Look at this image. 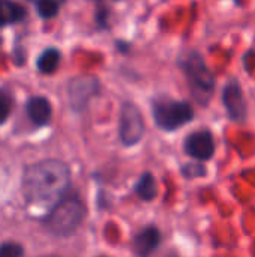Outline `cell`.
<instances>
[{
  "label": "cell",
  "instance_id": "6da1fadb",
  "mask_svg": "<svg viewBox=\"0 0 255 257\" xmlns=\"http://www.w3.org/2000/svg\"><path fill=\"white\" fill-rule=\"evenodd\" d=\"M71 170L60 160H42L29 166L23 176V194L27 206L44 217L68 193Z\"/></svg>",
  "mask_w": 255,
  "mask_h": 257
},
{
  "label": "cell",
  "instance_id": "7a4b0ae2",
  "mask_svg": "<svg viewBox=\"0 0 255 257\" xmlns=\"http://www.w3.org/2000/svg\"><path fill=\"white\" fill-rule=\"evenodd\" d=\"M86 212L81 197L77 193H66L44 217V226L56 236H69L83 224Z\"/></svg>",
  "mask_w": 255,
  "mask_h": 257
},
{
  "label": "cell",
  "instance_id": "3957f363",
  "mask_svg": "<svg viewBox=\"0 0 255 257\" xmlns=\"http://www.w3.org/2000/svg\"><path fill=\"white\" fill-rule=\"evenodd\" d=\"M180 68L185 72L191 95L200 105H206L210 102L213 93H215V77L209 66L206 65L201 54L197 51H191L186 54L182 62Z\"/></svg>",
  "mask_w": 255,
  "mask_h": 257
},
{
  "label": "cell",
  "instance_id": "277c9868",
  "mask_svg": "<svg viewBox=\"0 0 255 257\" xmlns=\"http://www.w3.org/2000/svg\"><path fill=\"white\" fill-rule=\"evenodd\" d=\"M152 116L155 125L164 131H176L194 119L189 102L171 98H155L152 101Z\"/></svg>",
  "mask_w": 255,
  "mask_h": 257
},
{
  "label": "cell",
  "instance_id": "5b68a950",
  "mask_svg": "<svg viewBox=\"0 0 255 257\" xmlns=\"http://www.w3.org/2000/svg\"><path fill=\"white\" fill-rule=\"evenodd\" d=\"M146 126L141 110L131 101H125L119 116V139L125 146H135L141 142Z\"/></svg>",
  "mask_w": 255,
  "mask_h": 257
},
{
  "label": "cell",
  "instance_id": "8992f818",
  "mask_svg": "<svg viewBox=\"0 0 255 257\" xmlns=\"http://www.w3.org/2000/svg\"><path fill=\"white\" fill-rule=\"evenodd\" d=\"M99 80L93 75L74 77L66 87L69 105L75 111H81L87 107L89 101L99 93Z\"/></svg>",
  "mask_w": 255,
  "mask_h": 257
},
{
  "label": "cell",
  "instance_id": "52a82bcc",
  "mask_svg": "<svg viewBox=\"0 0 255 257\" xmlns=\"http://www.w3.org/2000/svg\"><path fill=\"white\" fill-rule=\"evenodd\" d=\"M215 139L209 130H200L188 134L183 143L185 154L198 161H209L215 155Z\"/></svg>",
  "mask_w": 255,
  "mask_h": 257
},
{
  "label": "cell",
  "instance_id": "ba28073f",
  "mask_svg": "<svg viewBox=\"0 0 255 257\" xmlns=\"http://www.w3.org/2000/svg\"><path fill=\"white\" fill-rule=\"evenodd\" d=\"M222 104L228 113V117L234 122H242L246 119L248 105L240 84L236 80H230L222 90Z\"/></svg>",
  "mask_w": 255,
  "mask_h": 257
},
{
  "label": "cell",
  "instance_id": "9c48e42d",
  "mask_svg": "<svg viewBox=\"0 0 255 257\" xmlns=\"http://www.w3.org/2000/svg\"><path fill=\"white\" fill-rule=\"evenodd\" d=\"M161 241L162 236L158 227L155 226L143 227L132 239V251L137 256H149L159 248Z\"/></svg>",
  "mask_w": 255,
  "mask_h": 257
},
{
  "label": "cell",
  "instance_id": "30bf717a",
  "mask_svg": "<svg viewBox=\"0 0 255 257\" xmlns=\"http://www.w3.org/2000/svg\"><path fill=\"white\" fill-rule=\"evenodd\" d=\"M26 110H27V114H29L30 120L35 125H39V126L47 125L50 122L51 113H53L51 104L45 96H33V98H30L27 101Z\"/></svg>",
  "mask_w": 255,
  "mask_h": 257
},
{
  "label": "cell",
  "instance_id": "8fae6325",
  "mask_svg": "<svg viewBox=\"0 0 255 257\" xmlns=\"http://www.w3.org/2000/svg\"><path fill=\"white\" fill-rule=\"evenodd\" d=\"M26 15V9L12 0H0V27L21 21Z\"/></svg>",
  "mask_w": 255,
  "mask_h": 257
},
{
  "label": "cell",
  "instance_id": "7c38bea8",
  "mask_svg": "<svg viewBox=\"0 0 255 257\" xmlns=\"http://www.w3.org/2000/svg\"><path fill=\"white\" fill-rule=\"evenodd\" d=\"M135 194L146 202H152L156 194H158V185H156V179L153 178L152 173L146 172L141 175V178L138 179L137 185H135Z\"/></svg>",
  "mask_w": 255,
  "mask_h": 257
},
{
  "label": "cell",
  "instance_id": "4fadbf2b",
  "mask_svg": "<svg viewBox=\"0 0 255 257\" xmlns=\"http://www.w3.org/2000/svg\"><path fill=\"white\" fill-rule=\"evenodd\" d=\"M60 63V51L57 48H47L45 51H42V54L39 56L36 65L38 69L44 74H53Z\"/></svg>",
  "mask_w": 255,
  "mask_h": 257
},
{
  "label": "cell",
  "instance_id": "5bb4252c",
  "mask_svg": "<svg viewBox=\"0 0 255 257\" xmlns=\"http://www.w3.org/2000/svg\"><path fill=\"white\" fill-rule=\"evenodd\" d=\"M63 2L65 0H36V9L42 18H53L59 14Z\"/></svg>",
  "mask_w": 255,
  "mask_h": 257
},
{
  "label": "cell",
  "instance_id": "9a60e30c",
  "mask_svg": "<svg viewBox=\"0 0 255 257\" xmlns=\"http://www.w3.org/2000/svg\"><path fill=\"white\" fill-rule=\"evenodd\" d=\"M180 172L186 179H197V178H203L207 175V170H206L203 161H198V160L186 163L185 166H182Z\"/></svg>",
  "mask_w": 255,
  "mask_h": 257
},
{
  "label": "cell",
  "instance_id": "2e32d148",
  "mask_svg": "<svg viewBox=\"0 0 255 257\" xmlns=\"http://www.w3.org/2000/svg\"><path fill=\"white\" fill-rule=\"evenodd\" d=\"M24 254V250L20 244L15 242H6L0 245V257H18Z\"/></svg>",
  "mask_w": 255,
  "mask_h": 257
},
{
  "label": "cell",
  "instance_id": "e0dca14e",
  "mask_svg": "<svg viewBox=\"0 0 255 257\" xmlns=\"http://www.w3.org/2000/svg\"><path fill=\"white\" fill-rule=\"evenodd\" d=\"M9 113H11V101L8 95L3 90H0V125L6 122V119L9 117Z\"/></svg>",
  "mask_w": 255,
  "mask_h": 257
},
{
  "label": "cell",
  "instance_id": "ac0fdd59",
  "mask_svg": "<svg viewBox=\"0 0 255 257\" xmlns=\"http://www.w3.org/2000/svg\"><path fill=\"white\" fill-rule=\"evenodd\" d=\"M107 15H108V11L105 8H101L96 14V21L101 27H105L107 26Z\"/></svg>",
  "mask_w": 255,
  "mask_h": 257
},
{
  "label": "cell",
  "instance_id": "d6986e66",
  "mask_svg": "<svg viewBox=\"0 0 255 257\" xmlns=\"http://www.w3.org/2000/svg\"><path fill=\"white\" fill-rule=\"evenodd\" d=\"M99 2H101V0H99Z\"/></svg>",
  "mask_w": 255,
  "mask_h": 257
}]
</instances>
